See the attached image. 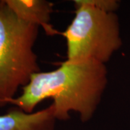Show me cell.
<instances>
[{"mask_svg":"<svg viewBox=\"0 0 130 130\" xmlns=\"http://www.w3.org/2000/svg\"><path fill=\"white\" fill-rule=\"evenodd\" d=\"M107 85L106 64L66 60L56 70L32 74L21 95L11 99L9 104L32 113L40 103L51 98L56 120H67L70 112H76L81 121L87 122L99 106Z\"/></svg>","mask_w":130,"mask_h":130,"instance_id":"6da1fadb","label":"cell"},{"mask_svg":"<svg viewBox=\"0 0 130 130\" xmlns=\"http://www.w3.org/2000/svg\"><path fill=\"white\" fill-rule=\"evenodd\" d=\"M39 28L20 20L0 0V107L9 104L19 88L40 72L33 51Z\"/></svg>","mask_w":130,"mask_h":130,"instance_id":"7a4b0ae2","label":"cell"},{"mask_svg":"<svg viewBox=\"0 0 130 130\" xmlns=\"http://www.w3.org/2000/svg\"><path fill=\"white\" fill-rule=\"evenodd\" d=\"M74 2V18L61 32L67 43V60L106 64L122 46L117 14L95 9L83 0Z\"/></svg>","mask_w":130,"mask_h":130,"instance_id":"3957f363","label":"cell"},{"mask_svg":"<svg viewBox=\"0 0 130 130\" xmlns=\"http://www.w3.org/2000/svg\"><path fill=\"white\" fill-rule=\"evenodd\" d=\"M56 121L51 105L32 113L17 109L0 116V130H54Z\"/></svg>","mask_w":130,"mask_h":130,"instance_id":"277c9868","label":"cell"},{"mask_svg":"<svg viewBox=\"0 0 130 130\" xmlns=\"http://www.w3.org/2000/svg\"><path fill=\"white\" fill-rule=\"evenodd\" d=\"M11 10L20 20L43 28L47 35L59 32L50 23L53 4L44 0H5Z\"/></svg>","mask_w":130,"mask_h":130,"instance_id":"5b68a950","label":"cell"},{"mask_svg":"<svg viewBox=\"0 0 130 130\" xmlns=\"http://www.w3.org/2000/svg\"><path fill=\"white\" fill-rule=\"evenodd\" d=\"M83 2L94 8L106 12H116L119 3L116 0H83Z\"/></svg>","mask_w":130,"mask_h":130,"instance_id":"8992f818","label":"cell"}]
</instances>
